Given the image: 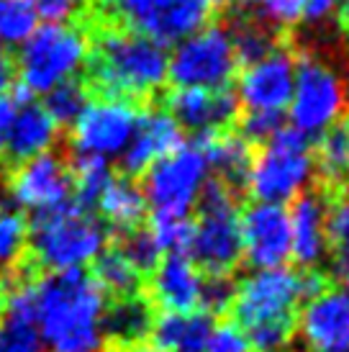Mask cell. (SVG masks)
Segmentation results:
<instances>
[{
    "mask_svg": "<svg viewBox=\"0 0 349 352\" xmlns=\"http://www.w3.org/2000/svg\"><path fill=\"white\" fill-rule=\"evenodd\" d=\"M205 352H252L244 332L234 322L214 324V332L208 340Z\"/></svg>",
    "mask_w": 349,
    "mask_h": 352,
    "instance_id": "cell-40",
    "label": "cell"
},
{
    "mask_svg": "<svg viewBox=\"0 0 349 352\" xmlns=\"http://www.w3.org/2000/svg\"><path fill=\"white\" fill-rule=\"evenodd\" d=\"M313 165L316 175L324 183V190L334 196L349 188V131L347 126H331L319 137L313 149Z\"/></svg>",
    "mask_w": 349,
    "mask_h": 352,
    "instance_id": "cell-26",
    "label": "cell"
},
{
    "mask_svg": "<svg viewBox=\"0 0 349 352\" xmlns=\"http://www.w3.org/2000/svg\"><path fill=\"white\" fill-rule=\"evenodd\" d=\"M183 147V129L165 108H142L131 142L121 152V170L126 177L144 175L162 157Z\"/></svg>",
    "mask_w": 349,
    "mask_h": 352,
    "instance_id": "cell-20",
    "label": "cell"
},
{
    "mask_svg": "<svg viewBox=\"0 0 349 352\" xmlns=\"http://www.w3.org/2000/svg\"><path fill=\"white\" fill-rule=\"evenodd\" d=\"M347 131H349V124H347Z\"/></svg>",
    "mask_w": 349,
    "mask_h": 352,
    "instance_id": "cell-51",
    "label": "cell"
},
{
    "mask_svg": "<svg viewBox=\"0 0 349 352\" xmlns=\"http://www.w3.org/2000/svg\"><path fill=\"white\" fill-rule=\"evenodd\" d=\"M211 332H214V316L203 311L185 314V327L177 352H205Z\"/></svg>",
    "mask_w": 349,
    "mask_h": 352,
    "instance_id": "cell-38",
    "label": "cell"
},
{
    "mask_svg": "<svg viewBox=\"0 0 349 352\" xmlns=\"http://www.w3.org/2000/svg\"><path fill=\"white\" fill-rule=\"evenodd\" d=\"M19 85V67H16V54L8 47H0V98L13 93Z\"/></svg>",
    "mask_w": 349,
    "mask_h": 352,
    "instance_id": "cell-42",
    "label": "cell"
},
{
    "mask_svg": "<svg viewBox=\"0 0 349 352\" xmlns=\"http://www.w3.org/2000/svg\"><path fill=\"white\" fill-rule=\"evenodd\" d=\"M242 263L252 270H272L291 263V221L288 208L275 204H252L239 214Z\"/></svg>",
    "mask_w": 349,
    "mask_h": 352,
    "instance_id": "cell-13",
    "label": "cell"
},
{
    "mask_svg": "<svg viewBox=\"0 0 349 352\" xmlns=\"http://www.w3.org/2000/svg\"><path fill=\"white\" fill-rule=\"evenodd\" d=\"M326 239L329 254L337 270H349V188L329 196V214H326Z\"/></svg>",
    "mask_w": 349,
    "mask_h": 352,
    "instance_id": "cell-32",
    "label": "cell"
},
{
    "mask_svg": "<svg viewBox=\"0 0 349 352\" xmlns=\"http://www.w3.org/2000/svg\"><path fill=\"white\" fill-rule=\"evenodd\" d=\"M188 257L205 278H232L242 265V234L236 190L211 177L198 198V219L188 245Z\"/></svg>",
    "mask_w": 349,
    "mask_h": 352,
    "instance_id": "cell-6",
    "label": "cell"
},
{
    "mask_svg": "<svg viewBox=\"0 0 349 352\" xmlns=\"http://www.w3.org/2000/svg\"><path fill=\"white\" fill-rule=\"evenodd\" d=\"M239 69L226 26H205L167 54V80L174 88L226 90Z\"/></svg>",
    "mask_w": 349,
    "mask_h": 352,
    "instance_id": "cell-11",
    "label": "cell"
},
{
    "mask_svg": "<svg viewBox=\"0 0 349 352\" xmlns=\"http://www.w3.org/2000/svg\"><path fill=\"white\" fill-rule=\"evenodd\" d=\"M198 142H201L203 155L208 160L211 177L221 180L223 186H229L232 190L244 188V180H247V173H249L254 157L252 144L239 137L236 131H221V134L203 137Z\"/></svg>",
    "mask_w": 349,
    "mask_h": 352,
    "instance_id": "cell-24",
    "label": "cell"
},
{
    "mask_svg": "<svg viewBox=\"0 0 349 352\" xmlns=\"http://www.w3.org/2000/svg\"><path fill=\"white\" fill-rule=\"evenodd\" d=\"M36 16L47 19L49 23H72L85 8V0H29Z\"/></svg>",
    "mask_w": 349,
    "mask_h": 352,
    "instance_id": "cell-41",
    "label": "cell"
},
{
    "mask_svg": "<svg viewBox=\"0 0 349 352\" xmlns=\"http://www.w3.org/2000/svg\"><path fill=\"white\" fill-rule=\"evenodd\" d=\"M341 294H344V298L349 301V270L341 273Z\"/></svg>",
    "mask_w": 349,
    "mask_h": 352,
    "instance_id": "cell-49",
    "label": "cell"
},
{
    "mask_svg": "<svg viewBox=\"0 0 349 352\" xmlns=\"http://www.w3.org/2000/svg\"><path fill=\"white\" fill-rule=\"evenodd\" d=\"M229 36H232L234 44V54H236V62L239 65H252L257 59L267 57L270 52H275L282 41L278 39V31H272L270 26H264L254 19H239L229 26Z\"/></svg>",
    "mask_w": 349,
    "mask_h": 352,
    "instance_id": "cell-29",
    "label": "cell"
},
{
    "mask_svg": "<svg viewBox=\"0 0 349 352\" xmlns=\"http://www.w3.org/2000/svg\"><path fill=\"white\" fill-rule=\"evenodd\" d=\"M36 278H8L3 280L8 303L0 322V352H47L36 324V301H34Z\"/></svg>",
    "mask_w": 349,
    "mask_h": 352,
    "instance_id": "cell-21",
    "label": "cell"
},
{
    "mask_svg": "<svg viewBox=\"0 0 349 352\" xmlns=\"http://www.w3.org/2000/svg\"><path fill=\"white\" fill-rule=\"evenodd\" d=\"M87 59V34L78 23H47L31 34L16 57L19 85L29 96L49 93L80 75Z\"/></svg>",
    "mask_w": 349,
    "mask_h": 352,
    "instance_id": "cell-9",
    "label": "cell"
},
{
    "mask_svg": "<svg viewBox=\"0 0 349 352\" xmlns=\"http://www.w3.org/2000/svg\"><path fill=\"white\" fill-rule=\"evenodd\" d=\"M149 278V298L152 306L167 314L201 311L205 275L195 267L188 254H165Z\"/></svg>",
    "mask_w": 349,
    "mask_h": 352,
    "instance_id": "cell-19",
    "label": "cell"
},
{
    "mask_svg": "<svg viewBox=\"0 0 349 352\" xmlns=\"http://www.w3.org/2000/svg\"><path fill=\"white\" fill-rule=\"evenodd\" d=\"M234 298V283L232 278H205L203 296H201V311L208 316L226 314L232 309Z\"/></svg>",
    "mask_w": 349,
    "mask_h": 352,
    "instance_id": "cell-39",
    "label": "cell"
},
{
    "mask_svg": "<svg viewBox=\"0 0 349 352\" xmlns=\"http://www.w3.org/2000/svg\"><path fill=\"white\" fill-rule=\"evenodd\" d=\"M155 236L157 247L162 254H185L190 245L193 234V221L190 216H167V214H152V221L146 226Z\"/></svg>",
    "mask_w": 349,
    "mask_h": 352,
    "instance_id": "cell-35",
    "label": "cell"
},
{
    "mask_svg": "<svg viewBox=\"0 0 349 352\" xmlns=\"http://www.w3.org/2000/svg\"><path fill=\"white\" fill-rule=\"evenodd\" d=\"M165 111L180 129L193 131L195 139H203L229 131L239 118V100L232 88H174L165 100Z\"/></svg>",
    "mask_w": 349,
    "mask_h": 352,
    "instance_id": "cell-16",
    "label": "cell"
},
{
    "mask_svg": "<svg viewBox=\"0 0 349 352\" xmlns=\"http://www.w3.org/2000/svg\"><path fill=\"white\" fill-rule=\"evenodd\" d=\"M13 113H16V103H13V98L3 96V98H0V155H3V147H5V137H8Z\"/></svg>",
    "mask_w": 349,
    "mask_h": 352,
    "instance_id": "cell-44",
    "label": "cell"
},
{
    "mask_svg": "<svg viewBox=\"0 0 349 352\" xmlns=\"http://www.w3.org/2000/svg\"><path fill=\"white\" fill-rule=\"evenodd\" d=\"M36 21L29 0H0V47L26 41L36 31Z\"/></svg>",
    "mask_w": 349,
    "mask_h": 352,
    "instance_id": "cell-33",
    "label": "cell"
},
{
    "mask_svg": "<svg viewBox=\"0 0 349 352\" xmlns=\"http://www.w3.org/2000/svg\"><path fill=\"white\" fill-rule=\"evenodd\" d=\"M349 90L339 69L316 54L295 59V82L288 103L291 129L308 139H319L324 131L337 126L347 113Z\"/></svg>",
    "mask_w": 349,
    "mask_h": 352,
    "instance_id": "cell-8",
    "label": "cell"
},
{
    "mask_svg": "<svg viewBox=\"0 0 349 352\" xmlns=\"http://www.w3.org/2000/svg\"><path fill=\"white\" fill-rule=\"evenodd\" d=\"M306 301L303 270H252L234 285L232 322L247 337L252 352H285L295 337V322Z\"/></svg>",
    "mask_w": 349,
    "mask_h": 352,
    "instance_id": "cell-3",
    "label": "cell"
},
{
    "mask_svg": "<svg viewBox=\"0 0 349 352\" xmlns=\"http://www.w3.org/2000/svg\"><path fill=\"white\" fill-rule=\"evenodd\" d=\"M106 352H155L146 342H134V344H113L106 347Z\"/></svg>",
    "mask_w": 349,
    "mask_h": 352,
    "instance_id": "cell-45",
    "label": "cell"
},
{
    "mask_svg": "<svg viewBox=\"0 0 349 352\" xmlns=\"http://www.w3.org/2000/svg\"><path fill=\"white\" fill-rule=\"evenodd\" d=\"M98 211L106 221V229H111L113 234H124L136 226H144L149 206H146L144 190L134 177L113 175L111 186L98 201Z\"/></svg>",
    "mask_w": 349,
    "mask_h": 352,
    "instance_id": "cell-25",
    "label": "cell"
},
{
    "mask_svg": "<svg viewBox=\"0 0 349 352\" xmlns=\"http://www.w3.org/2000/svg\"><path fill=\"white\" fill-rule=\"evenodd\" d=\"M339 0H306L303 3V21L308 23H324L337 13Z\"/></svg>",
    "mask_w": 349,
    "mask_h": 352,
    "instance_id": "cell-43",
    "label": "cell"
},
{
    "mask_svg": "<svg viewBox=\"0 0 349 352\" xmlns=\"http://www.w3.org/2000/svg\"><path fill=\"white\" fill-rule=\"evenodd\" d=\"M87 59L80 80L90 98L131 100L142 106L167 82V50L142 34L116 26H80Z\"/></svg>",
    "mask_w": 349,
    "mask_h": 352,
    "instance_id": "cell-1",
    "label": "cell"
},
{
    "mask_svg": "<svg viewBox=\"0 0 349 352\" xmlns=\"http://www.w3.org/2000/svg\"><path fill=\"white\" fill-rule=\"evenodd\" d=\"M214 10L211 0H85L72 23L116 26L167 47L211 26Z\"/></svg>",
    "mask_w": 349,
    "mask_h": 352,
    "instance_id": "cell-4",
    "label": "cell"
},
{
    "mask_svg": "<svg viewBox=\"0 0 349 352\" xmlns=\"http://www.w3.org/2000/svg\"><path fill=\"white\" fill-rule=\"evenodd\" d=\"M57 134L59 126L44 111V106L34 103V100L21 103V108L13 113L8 137H5V147L0 155L5 170L26 162L31 157L49 152V147L57 142Z\"/></svg>",
    "mask_w": 349,
    "mask_h": 352,
    "instance_id": "cell-22",
    "label": "cell"
},
{
    "mask_svg": "<svg viewBox=\"0 0 349 352\" xmlns=\"http://www.w3.org/2000/svg\"><path fill=\"white\" fill-rule=\"evenodd\" d=\"M326 214H329L326 190H306L288 208L291 260L298 265V270H319V265L329 257Z\"/></svg>",
    "mask_w": 349,
    "mask_h": 352,
    "instance_id": "cell-18",
    "label": "cell"
},
{
    "mask_svg": "<svg viewBox=\"0 0 349 352\" xmlns=\"http://www.w3.org/2000/svg\"><path fill=\"white\" fill-rule=\"evenodd\" d=\"M142 106L131 100L90 98L85 111L69 129V144L75 155L87 157H121L131 142Z\"/></svg>",
    "mask_w": 349,
    "mask_h": 352,
    "instance_id": "cell-12",
    "label": "cell"
},
{
    "mask_svg": "<svg viewBox=\"0 0 349 352\" xmlns=\"http://www.w3.org/2000/svg\"><path fill=\"white\" fill-rule=\"evenodd\" d=\"M282 124V113H270V111H244L239 116V137L247 139L249 144H264L270 142L280 129Z\"/></svg>",
    "mask_w": 349,
    "mask_h": 352,
    "instance_id": "cell-37",
    "label": "cell"
},
{
    "mask_svg": "<svg viewBox=\"0 0 349 352\" xmlns=\"http://www.w3.org/2000/svg\"><path fill=\"white\" fill-rule=\"evenodd\" d=\"M142 177V190L152 214L190 216V208L198 206L205 183L211 180V170L201 142L193 139L155 162Z\"/></svg>",
    "mask_w": 349,
    "mask_h": 352,
    "instance_id": "cell-10",
    "label": "cell"
},
{
    "mask_svg": "<svg viewBox=\"0 0 349 352\" xmlns=\"http://www.w3.org/2000/svg\"><path fill=\"white\" fill-rule=\"evenodd\" d=\"M36 324L49 352H106L100 329L108 296L82 267L41 273L34 280Z\"/></svg>",
    "mask_w": 349,
    "mask_h": 352,
    "instance_id": "cell-2",
    "label": "cell"
},
{
    "mask_svg": "<svg viewBox=\"0 0 349 352\" xmlns=\"http://www.w3.org/2000/svg\"><path fill=\"white\" fill-rule=\"evenodd\" d=\"M5 303H8V294H5L3 280H0V322H3V316H5Z\"/></svg>",
    "mask_w": 349,
    "mask_h": 352,
    "instance_id": "cell-48",
    "label": "cell"
},
{
    "mask_svg": "<svg viewBox=\"0 0 349 352\" xmlns=\"http://www.w3.org/2000/svg\"><path fill=\"white\" fill-rule=\"evenodd\" d=\"M295 332L311 352H349V301L339 288L326 285L303 301Z\"/></svg>",
    "mask_w": 349,
    "mask_h": 352,
    "instance_id": "cell-17",
    "label": "cell"
},
{
    "mask_svg": "<svg viewBox=\"0 0 349 352\" xmlns=\"http://www.w3.org/2000/svg\"><path fill=\"white\" fill-rule=\"evenodd\" d=\"M285 352H306V350H285Z\"/></svg>",
    "mask_w": 349,
    "mask_h": 352,
    "instance_id": "cell-50",
    "label": "cell"
},
{
    "mask_svg": "<svg viewBox=\"0 0 349 352\" xmlns=\"http://www.w3.org/2000/svg\"><path fill=\"white\" fill-rule=\"evenodd\" d=\"M5 188L13 196L16 206L49 211L57 206L72 204V183H69V165L57 152H44L5 170Z\"/></svg>",
    "mask_w": 349,
    "mask_h": 352,
    "instance_id": "cell-14",
    "label": "cell"
},
{
    "mask_svg": "<svg viewBox=\"0 0 349 352\" xmlns=\"http://www.w3.org/2000/svg\"><path fill=\"white\" fill-rule=\"evenodd\" d=\"M93 280L100 285V291L111 298H128V296L144 294V275L136 270L113 242H108L106 250L93 260Z\"/></svg>",
    "mask_w": 349,
    "mask_h": 352,
    "instance_id": "cell-27",
    "label": "cell"
},
{
    "mask_svg": "<svg viewBox=\"0 0 349 352\" xmlns=\"http://www.w3.org/2000/svg\"><path fill=\"white\" fill-rule=\"evenodd\" d=\"M26 245H29V219L16 206L0 204V265L5 267V275L19 270V265L26 257Z\"/></svg>",
    "mask_w": 349,
    "mask_h": 352,
    "instance_id": "cell-30",
    "label": "cell"
},
{
    "mask_svg": "<svg viewBox=\"0 0 349 352\" xmlns=\"http://www.w3.org/2000/svg\"><path fill=\"white\" fill-rule=\"evenodd\" d=\"M108 245V229L72 204L34 214L23 267L34 275L72 270L93 263Z\"/></svg>",
    "mask_w": 349,
    "mask_h": 352,
    "instance_id": "cell-5",
    "label": "cell"
},
{
    "mask_svg": "<svg viewBox=\"0 0 349 352\" xmlns=\"http://www.w3.org/2000/svg\"><path fill=\"white\" fill-rule=\"evenodd\" d=\"M69 165V183H72V206L93 214L98 208V201L106 193V188L113 180V167L108 165L103 157H87V155H72L67 160Z\"/></svg>",
    "mask_w": 349,
    "mask_h": 352,
    "instance_id": "cell-28",
    "label": "cell"
},
{
    "mask_svg": "<svg viewBox=\"0 0 349 352\" xmlns=\"http://www.w3.org/2000/svg\"><path fill=\"white\" fill-rule=\"evenodd\" d=\"M152 322H155V306L144 294L128 296V298H111L103 311V322H100L106 347L146 342Z\"/></svg>",
    "mask_w": 349,
    "mask_h": 352,
    "instance_id": "cell-23",
    "label": "cell"
},
{
    "mask_svg": "<svg viewBox=\"0 0 349 352\" xmlns=\"http://www.w3.org/2000/svg\"><path fill=\"white\" fill-rule=\"evenodd\" d=\"M254 8V19L270 26L272 31L291 29L303 19L306 0H249Z\"/></svg>",
    "mask_w": 349,
    "mask_h": 352,
    "instance_id": "cell-36",
    "label": "cell"
},
{
    "mask_svg": "<svg viewBox=\"0 0 349 352\" xmlns=\"http://www.w3.org/2000/svg\"><path fill=\"white\" fill-rule=\"evenodd\" d=\"M313 177L316 165L311 142L295 129L282 126L252 157L244 188L257 204L285 206L306 193Z\"/></svg>",
    "mask_w": 349,
    "mask_h": 352,
    "instance_id": "cell-7",
    "label": "cell"
},
{
    "mask_svg": "<svg viewBox=\"0 0 349 352\" xmlns=\"http://www.w3.org/2000/svg\"><path fill=\"white\" fill-rule=\"evenodd\" d=\"M214 6H226V8H242L244 3H249V0H211Z\"/></svg>",
    "mask_w": 349,
    "mask_h": 352,
    "instance_id": "cell-47",
    "label": "cell"
},
{
    "mask_svg": "<svg viewBox=\"0 0 349 352\" xmlns=\"http://www.w3.org/2000/svg\"><path fill=\"white\" fill-rule=\"evenodd\" d=\"M295 82V54L280 44L267 57L247 65L236 82V100L244 111H288Z\"/></svg>",
    "mask_w": 349,
    "mask_h": 352,
    "instance_id": "cell-15",
    "label": "cell"
},
{
    "mask_svg": "<svg viewBox=\"0 0 349 352\" xmlns=\"http://www.w3.org/2000/svg\"><path fill=\"white\" fill-rule=\"evenodd\" d=\"M87 103H90V93L80 75H75L49 90L44 98V111L54 118L57 126H72Z\"/></svg>",
    "mask_w": 349,
    "mask_h": 352,
    "instance_id": "cell-31",
    "label": "cell"
},
{
    "mask_svg": "<svg viewBox=\"0 0 349 352\" xmlns=\"http://www.w3.org/2000/svg\"><path fill=\"white\" fill-rule=\"evenodd\" d=\"M337 13H339L341 29L349 34V0H339V6H337Z\"/></svg>",
    "mask_w": 349,
    "mask_h": 352,
    "instance_id": "cell-46",
    "label": "cell"
},
{
    "mask_svg": "<svg viewBox=\"0 0 349 352\" xmlns=\"http://www.w3.org/2000/svg\"><path fill=\"white\" fill-rule=\"evenodd\" d=\"M113 245L126 254V260L134 265L142 275H149L157 267V263L165 257L162 250L157 247L152 232L144 226H136L131 232H124V234H113Z\"/></svg>",
    "mask_w": 349,
    "mask_h": 352,
    "instance_id": "cell-34",
    "label": "cell"
}]
</instances>
